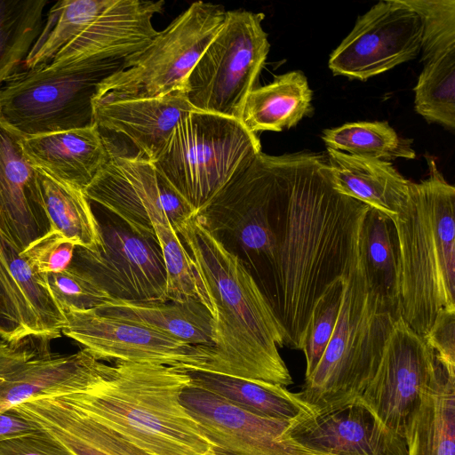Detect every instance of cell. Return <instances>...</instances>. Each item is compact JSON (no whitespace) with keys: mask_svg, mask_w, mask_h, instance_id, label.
I'll use <instances>...</instances> for the list:
<instances>
[{"mask_svg":"<svg viewBox=\"0 0 455 455\" xmlns=\"http://www.w3.org/2000/svg\"><path fill=\"white\" fill-rule=\"evenodd\" d=\"M271 165V262L261 292L285 331V346L300 350L316 300L359 257L370 207L334 189L326 154L272 156Z\"/></svg>","mask_w":455,"mask_h":455,"instance_id":"obj_1","label":"cell"},{"mask_svg":"<svg viewBox=\"0 0 455 455\" xmlns=\"http://www.w3.org/2000/svg\"><path fill=\"white\" fill-rule=\"evenodd\" d=\"M213 318L212 342L200 369L287 387L293 380L278 347L285 331L256 282L196 216L177 231Z\"/></svg>","mask_w":455,"mask_h":455,"instance_id":"obj_2","label":"cell"},{"mask_svg":"<svg viewBox=\"0 0 455 455\" xmlns=\"http://www.w3.org/2000/svg\"><path fill=\"white\" fill-rule=\"evenodd\" d=\"M184 369L116 362L88 387L59 395L137 455H204L212 445L180 403Z\"/></svg>","mask_w":455,"mask_h":455,"instance_id":"obj_3","label":"cell"},{"mask_svg":"<svg viewBox=\"0 0 455 455\" xmlns=\"http://www.w3.org/2000/svg\"><path fill=\"white\" fill-rule=\"evenodd\" d=\"M428 177L411 182L393 220L399 250L400 315L424 336L443 310L455 311V188L427 157Z\"/></svg>","mask_w":455,"mask_h":455,"instance_id":"obj_4","label":"cell"},{"mask_svg":"<svg viewBox=\"0 0 455 455\" xmlns=\"http://www.w3.org/2000/svg\"><path fill=\"white\" fill-rule=\"evenodd\" d=\"M134 233L155 240L162 251L170 301L204 303L191 259L176 231L196 213L144 156L116 154L84 190Z\"/></svg>","mask_w":455,"mask_h":455,"instance_id":"obj_5","label":"cell"},{"mask_svg":"<svg viewBox=\"0 0 455 455\" xmlns=\"http://www.w3.org/2000/svg\"><path fill=\"white\" fill-rule=\"evenodd\" d=\"M395 321L371 291L358 257L346 277L333 334L299 397L315 413L359 399L378 370Z\"/></svg>","mask_w":455,"mask_h":455,"instance_id":"obj_6","label":"cell"},{"mask_svg":"<svg viewBox=\"0 0 455 455\" xmlns=\"http://www.w3.org/2000/svg\"><path fill=\"white\" fill-rule=\"evenodd\" d=\"M260 152L257 134L241 120L195 110L180 119L152 164L197 214Z\"/></svg>","mask_w":455,"mask_h":455,"instance_id":"obj_7","label":"cell"},{"mask_svg":"<svg viewBox=\"0 0 455 455\" xmlns=\"http://www.w3.org/2000/svg\"><path fill=\"white\" fill-rule=\"evenodd\" d=\"M124 67L116 60L19 70L0 87V117L22 137L92 126L99 85Z\"/></svg>","mask_w":455,"mask_h":455,"instance_id":"obj_8","label":"cell"},{"mask_svg":"<svg viewBox=\"0 0 455 455\" xmlns=\"http://www.w3.org/2000/svg\"><path fill=\"white\" fill-rule=\"evenodd\" d=\"M222 5L193 3L123 69L104 79L93 103L150 99L182 90L183 84L226 18Z\"/></svg>","mask_w":455,"mask_h":455,"instance_id":"obj_9","label":"cell"},{"mask_svg":"<svg viewBox=\"0 0 455 455\" xmlns=\"http://www.w3.org/2000/svg\"><path fill=\"white\" fill-rule=\"evenodd\" d=\"M264 17L244 10L227 12L183 84L184 96L194 109L241 120L270 47L261 25Z\"/></svg>","mask_w":455,"mask_h":455,"instance_id":"obj_10","label":"cell"},{"mask_svg":"<svg viewBox=\"0 0 455 455\" xmlns=\"http://www.w3.org/2000/svg\"><path fill=\"white\" fill-rule=\"evenodd\" d=\"M98 222L100 247L92 251L76 246L69 267L89 275L114 300L169 301L166 268L158 243L134 233L119 219Z\"/></svg>","mask_w":455,"mask_h":455,"instance_id":"obj_11","label":"cell"},{"mask_svg":"<svg viewBox=\"0 0 455 455\" xmlns=\"http://www.w3.org/2000/svg\"><path fill=\"white\" fill-rule=\"evenodd\" d=\"M50 339H0V413L27 401L81 391L105 372L108 364L82 350L52 353Z\"/></svg>","mask_w":455,"mask_h":455,"instance_id":"obj_12","label":"cell"},{"mask_svg":"<svg viewBox=\"0 0 455 455\" xmlns=\"http://www.w3.org/2000/svg\"><path fill=\"white\" fill-rule=\"evenodd\" d=\"M440 363L424 338L400 316L378 370L359 399L384 426L405 437L422 393Z\"/></svg>","mask_w":455,"mask_h":455,"instance_id":"obj_13","label":"cell"},{"mask_svg":"<svg viewBox=\"0 0 455 455\" xmlns=\"http://www.w3.org/2000/svg\"><path fill=\"white\" fill-rule=\"evenodd\" d=\"M421 37L420 18L403 0L379 1L331 52L329 68L335 76L367 80L415 59Z\"/></svg>","mask_w":455,"mask_h":455,"instance_id":"obj_14","label":"cell"},{"mask_svg":"<svg viewBox=\"0 0 455 455\" xmlns=\"http://www.w3.org/2000/svg\"><path fill=\"white\" fill-rule=\"evenodd\" d=\"M62 333L98 360L152 363L180 369H200L207 346H194L143 324L92 309H64Z\"/></svg>","mask_w":455,"mask_h":455,"instance_id":"obj_15","label":"cell"},{"mask_svg":"<svg viewBox=\"0 0 455 455\" xmlns=\"http://www.w3.org/2000/svg\"><path fill=\"white\" fill-rule=\"evenodd\" d=\"M180 403L220 455H315L286 436L291 421L251 413L191 385Z\"/></svg>","mask_w":455,"mask_h":455,"instance_id":"obj_16","label":"cell"},{"mask_svg":"<svg viewBox=\"0 0 455 455\" xmlns=\"http://www.w3.org/2000/svg\"><path fill=\"white\" fill-rule=\"evenodd\" d=\"M67 323L45 275L38 273L0 231V339H55Z\"/></svg>","mask_w":455,"mask_h":455,"instance_id":"obj_17","label":"cell"},{"mask_svg":"<svg viewBox=\"0 0 455 455\" xmlns=\"http://www.w3.org/2000/svg\"><path fill=\"white\" fill-rule=\"evenodd\" d=\"M285 435L315 455H408L406 437L384 426L360 399L297 418Z\"/></svg>","mask_w":455,"mask_h":455,"instance_id":"obj_18","label":"cell"},{"mask_svg":"<svg viewBox=\"0 0 455 455\" xmlns=\"http://www.w3.org/2000/svg\"><path fill=\"white\" fill-rule=\"evenodd\" d=\"M164 4L162 0H114L46 65L125 61L144 50L157 35L152 18Z\"/></svg>","mask_w":455,"mask_h":455,"instance_id":"obj_19","label":"cell"},{"mask_svg":"<svg viewBox=\"0 0 455 455\" xmlns=\"http://www.w3.org/2000/svg\"><path fill=\"white\" fill-rule=\"evenodd\" d=\"M22 136L0 117V231L21 252L51 231Z\"/></svg>","mask_w":455,"mask_h":455,"instance_id":"obj_20","label":"cell"},{"mask_svg":"<svg viewBox=\"0 0 455 455\" xmlns=\"http://www.w3.org/2000/svg\"><path fill=\"white\" fill-rule=\"evenodd\" d=\"M195 110L182 90H177L150 99L93 103V120L100 132L123 134L153 162L180 119Z\"/></svg>","mask_w":455,"mask_h":455,"instance_id":"obj_21","label":"cell"},{"mask_svg":"<svg viewBox=\"0 0 455 455\" xmlns=\"http://www.w3.org/2000/svg\"><path fill=\"white\" fill-rule=\"evenodd\" d=\"M23 150L36 168L82 190L109 160L113 149L93 124L22 137Z\"/></svg>","mask_w":455,"mask_h":455,"instance_id":"obj_22","label":"cell"},{"mask_svg":"<svg viewBox=\"0 0 455 455\" xmlns=\"http://www.w3.org/2000/svg\"><path fill=\"white\" fill-rule=\"evenodd\" d=\"M326 156L335 190L395 220L409 197L411 181L390 162L359 157L329 148Z\"/></svg>","mask_w":455,"mask_h":455,"instance_id":"obj_23","label":"cell"},{"mask_svg":"<svg viewBox=\"0 0 455 455\" xmlns=\"http://www.w3.org/2000/svg\"><path fill=\"white\" fill-rule=\"evenodd\" d=\"M10 410L51 434L76 455H137L59 395L32 399Z\"/></svg>","mask_w":455,"mask_h":455,"instance_id":"obj_24","label":"cell"},{"mask_svg":"<svg viewBox=\"0 0 455 455\" xmlns=\"http://www.w3.org/2000/svg\"><path fill=\"white\" fill-rule=\"evenodd\" d=\"M408 455H455V374L441 363L409 425Z\"/></svg>","mask_w":455,"mask_h":455,"instance_id":"obj_25","label":"cell"},{"mask_svg":"<svg viewBox=\"0 0 455 455\" xmlns=\"http://www.w3.org/2000/svg\"><path fill=\"white\" fill-rule=\"evenodd\" d=\"M185 371L191 386L261 417L291 421L303 415L315 413L298 393H291L281 385L203 370L188 369Z\"/></svg>","mask_w":455,"mask_h":455,"instance_id":"obj_26","label":"cell"},{"mask_svg":"<svg viewBox=\"0 0 455 455\" xmlns=\"http://www.w3.org/2000/svg\"><path fill=\"white\" fill-rule=\"evenodd\" d=\"M359 258L371 291L396 320L400 315L399 250L394 221L369 208L359 232Z\"/></svg>","mask_w":455,"mask_h":455,"instance_id":"obj_27","label":"cell"},{"mask_svg":"<svg viewBox=\"0 0 455 455\" xmlns=\"http://www.w3.org/2000/svg\"><path fill=\"white\" fill-rule=\"evenodd\" d=\"M312 91L305 75L291 71L248 95L241 121L251 132L291 128L313 112Z\"/></svg>","mask_w":455,"mask_h":455,"instance_id":"obj_28","label":"cell"},{"mask_svg":"<svg viewBox=\"0 0 455 455\" xmlns=\"http://www.w3.org/2000/svg\"><path fill=\"white\" fill-rule=\"evenodd\" d=\"M99 313L154 328L194 346H211L213 318L198 299L139 304L111 301Z\"/></svg>","mask_w":455,"mask_h":455,"instance_id":"obj_29","label":"cell"},{"mask_svg":"<svg viewBox=\"0 0 455 455\" xmlns=\"http://www.w3.org/2000/svg\"><path fill=\"white\" fill-rule=\"evenodd\" d=\"M36 177L51 230L76 246L98 251L101 245L99 222L84 190L39 168Z\"/></svg>","mask_w":455,"mask_h":455,"instance_id":"obj_30","label":"cell"},{"mask_svg":"<svg viewBox=\"0 0 455 455\" xmlns=\"http://www.w3.org/2000/svg\"><path fill=\"white\" fill-rule=\"evenodd\" d=\"M114 0H61L47 12L42 29L25 61L26 69L48 64Z\"/></svg>","mask_w":455,"mask_h":455,"instance_id":"obj_31","label":"cell"},{"mask_svg":"<svg viewBox=\"0 0 455 455\" xmlns=\"http://www.w3.org/2000/svg\"><path fill=\"white\" fill-rule=\"evenodd\" d=\"M47 0H0V87L24 63L44 20Z\"/></svg>","mask_w":455,"mask_h":455,"instance_id":"obj_32","label":"cell"},{"mask_svg":"<svg viewBox=\"0 0 455 455\" xmlns=\"http://www.w3.org/2000/svg\"><path fill=\"white\" fill-rule=\"evenodd\" d=\"M326 147L359 157L390 162L413 159L412 140L403 138L387 122H354L323 131Z\"/></svg>","mask_w":455,"mask_h":455,"instance_id":"obj_33","label":"cell"},{"mask_svg":"<svg viewBox=\"0 0 455 455\" xmlns=\"http://www.w3.org/2000/svg\"><path fill=\"white\" fill-rule=\"evenodd\" d=\"M414 88L415 109L429 123L455 128V52L423 62Z\"/></svg>","mask_w":455,"mask_h":455,"instance_id":"obj_34","label":"cell"},{"mask_svg":"<svg viewBox=\"0 0 455 455\" xmlns=\"http://www.w3.org/2000/svg\"><path fill=\"white\" fill-rule=\"evenodd\" d=\"M345 282L346 277L334 281L316 300L311 312L300 347L307 362L305 378L316 368L333 334L342 303Z\"/></svg>","mask_w":455,"mask_h":455,"instance_id":"obj_35","label":"cell"},{"mask_svg":"<svg viewBox=\"0 0 455 455\" xmlns=\"http://www.w3.org/2000/svg\"><path fill=\"white\" fill-rule=\"evenodd\" d=\"M403 1L420 18L423 62L455 52V0Z\"/></svg>","mask_w":455,"mask_h":455,"instance_id":"obj_36","label":"cell"},{"mask_svg":"<svg viewBox=\"0 0 455 455\" xmlns=\"http://www.w3.org/2000/svg\"><path fill=\"white\" fill-rule=\"evenodd\" d=\"M45 279L63 310L97 308L114 301L89 275L72 267L61 272L47 274Z\"/></svg>","mask_w":455,"mask_h":455,"instance_id":"obj_37","label":"cell"},{"mask_svg":"<svg viewBox=\"0 0 455 455\" xmlns=\"http://www.w3.org/2000/svg\"><path fill=\"white\" fill-rule=\"evenodd\" d=\"M76 245L57 232L50 231L28 245L20 255L38 273L47 275L69 267Z\"/></svg>","mask_w":455,"mask_h":455,"instance_id":"obj_38","label":"cell"},{"mask_svg":"<svg viewBox=\"0 0 455 455\" xmlns=\"http://www.w3.org/2000/svg\"><path fill=\"white\" fill-rule=\"evenodd\" d=\"M0 455H76L48 432L38 431L0 442Z\"/></svg>","mask_w":455,"mask_h":455,"instance_id":"obj_39","label":"cell"},{"mask_svg":"<svg viewBox=\"0 0 455 455\" xmlns=\"http://www.w3.org/2000/svg\"><path fill=\"white\" fill-rule=\"evenodd\" d=\"M423 338L443 366L455 374V311H441Z\"/></svg>","mask_w":455,"mask_h":455,"instance_id":"obj_40","label":"cell"},{"mask_svg":"<svg viewBox=\"0 0 455 455\" xmlns=\"http://www.w3.org/2000/svg\"><path fill=\"white\" fill-rule=\"evenodd\" d=\"M40 427L12 410L0 413V442L36 432Z\"/></svg>","mask_w":455,"mask_h":455,"instance_id":"obj_41","label":"cell"},{"mask_svg":"<svg viewBox=\"0 0 455 455\" xmlns=\"http://www.w3.org/2000/svg\"><path fill=\"white\" fill-rule=\"evenodd\" d=\"M204 455H220L219 454L218 452H216L212 448L211 450H209L206 453H204Z\"/></svg>","mask_w":455,"mask_h":455,"instance_id":"obj_42","label":"cell"}]
</instances>
